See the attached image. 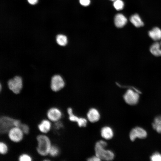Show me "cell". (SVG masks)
Returning <instances> with one entry per match:
<instances>
[{"label":"cell","mask_w":161,"mask_h":161,"mask_svg":"<svg viewBox=\"0 0 161 161\" xmlns=\"http://www.w3.org/2000/svg\"><path fill=\"white\" fill-rule=\"evenodd\" d=\"M107 145V142L104 140H100L95 144L94 149L95 155L101 160L111 161L114 158L115 155L113 152L106 148Z\"/></svg>","instance_id":"obj_1"},{"label":"cell","mask_w":161,"mask_h":161,"mask_svg":"<svg viewBox=\"0 0 161 161\" xmlns=\"http://www.w3.org/2000/svg\"><path fill=\"white\" fill-rule=\"evenodd\" d=\"M37 145L36 151L42 156H46L49 154L52 145L49 137L44 134L38 135L36 137Z\"/></svg>","instance_id":"obj_2"},{"label":"cell","mask_w":161,"mask_h":161,"mask_svg":"<svg viewBox=\"0 0 161 161\" xmlns=\"http://www.w3.org/2000/svg\"><path fill=\"white\" fill-rule=\"evenodd\" d=\"M7 85L9 89L14 93L16 94H19L22 87L21 78L18 76H15L13 78L8 80Z\"/></svg>","instance_id":"obj_3"},{"label":"cell","mask_w":161,"mask_h":161,"mask_svg":"<svg viewBox=\"0 0 161 161\" xmlns=\"http://www.w3.org/2000/svg\"><path fill=\"white\" fill-rule=\"evenodd\" d=\"M8 137L12 142L19 143L23 139L24 134L20 127L13 126L7 133Z\"/></svg>","instance_id":"obj_4"},{"label":"cell","mask_w":161,"mask_h":161,"mask_svg":"<svg viewBox=\"0 0 161 161\" xmlns=\"http://www.w3.org/2000/svg\"><path fill=\"white\" fill-rule=\"evenodd\" d=\"M15 119L7 116H2L0 118V132L1 134L7 133L14 126Z\"/></svg>","instance_id":"obj_5"},{"label":"cell","mask_w":161,"mask_h":161,"mask_svg":"<svg viewBox=\"0 0 161 161\" xmlns=\"http://www.w3.org/2000/svg\"><path fill=\"white\" fill-rule=\"evenodd\" d=\"M139 91L128 89L124 94L123 97L125 102L128 104L133 105L138 102L139 98Z\"/></svg>","instance_id":"obj_6"},{"label":"cell","mask_w":161,"mask_h":161,"mask_svg":"<svg viewBox=\"0 0 161 161\" xmlns=\"http://www.w3.org/2000/svg\"><path fill=\"white\" fill-rule=\"evenodd\" d=\"M64 86V81L61 76L55 75L52 76L51 80L50 88L52 91H58L63 89Z\"/></svg>","instance_id":"obj_7"},{"label":"cell","mask_w":161,"mask_h":161,"mask_svg":"<svg viewBox=\"0 0 161 161\" xmlns=\"http://www.w3.org/2000/svg\"><path fill=\"white\" fill-rule=\"evenodd\" d=\"M47 119L54 123L60 120L63 116L61 111L58 108L53 107L49 109L47 112Z\"/></svg>","instance_id":"obj_8"},{"label":"cell","mask_w":161,"mask_h":161,"mask_svg":"<svg viewBox=\"0 0 161 161\" xmlns=\"http://www.w3.org/2000/svg\"><path fill=\"white\" fill-rule=\"evenodd\" d=\"M147 136L146 131L143 129L137 127L132 129L129 134V137L131 140L134 141L137 138L140 139L145 138Z\"/></svg>","instance_id":"obj_9"},{"label":"cell","mask_w":161,"mask_h":161,"mask_svg":"<svg viewBox=\"0 0 161 161\" xmlns=\"http://www.w3.org/2000/svg\"><path fill=\"white\" fill-rule=\"evenodd\" d=\"M87 119L92 123L98 121L100 118V114L99 110L96 108H91L88 111L86 114Z\"/></svg>","instance_id":"obj_10"},{"label":"cell","mask_w":161,"mask_h":161,"mask_svg":"<svg viewBox=\"0 0 161 161\" xmlns=\"http://www.w3.org/2000/svg\"><path fill=\"white\" fill-rule=\"evenodd\" d=\"M51 121L48 119L42 120L38 125L39 131L44 134L48 133L50 130L52 125Z\"/></svg>","instance_id":"obj_11"},{"label":"cell","mask_w":161,"mask_h":161,"mask_svg":"<svg viewBox=\"0 0 161 161\" xmlns=\"http://www.w3.org/2000/svg\"><path fill=\"white\" fill-rule=\"evenodd\" d=\"M101 137L104 140H110L114 136V132L112 129L109 126H103L100 131Z\"/></svg>","instance_id":"obj_12"},{"label":"cell","mask_w":161,"mask_h":161,"mask_svg":"<svg viewBox=\"0 0 161 161\" xmlns=\"http://www.w3.org/2000/svg\"><path fill=\"white\" fill-rule=\"evenodd\" d=\"M128 20L126 17L123 14L118 13L115 16L114 23L117 28L123 27L127 24Z\"/></svg>","instance_id":"obj_13"},{"label":"cell","mask_w":161,"mask_h":161,"mask_svg":"<svg viewBox=\"0 0 161 161\" xmlns=\"http://www.w3.org/2000/svg\"><path fill=\"white\" fill-rule=\"evenodd\" d=\"M148 35L154 41H159L161 39V29L158 27H155L148 32Z\"/></svg>","instance_id":"obj_14"},{"label":"cell","mask_w":161,"mask_h":161,"mask_svg":"<svg viewBox=\"0 0 161 161\" xmlns=\"http://www.w3.org/2000/svg\"><path fill=\"white\" fill-rule=\"evenodd\" d=\"M150 51L154 55L159 57L161 56V44L160 42L155 41L150 46Z\"/></svg>","instance_id":"obj_15"},{"label":"cell","mask_w":161,"mask_h":161,"mask_svg":"<svg viewBox=\"0 0 161 161\" xmlns=\"http://www.w3.org/2000/svg\"><path fill=\"white\" fill-rule=\"evenodd\" d=\"M131 23L136 27H140L143 26L144 24L140 16L137 14L132 15L130 18Z\"/></svg>","instance_id":"obj_16"},{"label":"cell","mask_w":161,"mask_h":161,"mask_svg":"<svg viewBox=\"0 0 161 161\" xmlns=\"http://www.w3.org/2000/svg\"><path fill=\"white\" fill-rule=\"evenodd\" d=\"M56 41L57 44L61 46H66L68 43L67 37L63 34H58L56 37Z\"/></svg>","instance_id":"obj_17"},{"label":"cell","mask_w":161,"mask_h":161,"mask_svg":"<svg viewBox=\"0 0 161 161\" xmlns=\"http://www.w3.org/2000/svg\"><path fill=\"white\" fill-rule=\"evenodd\" d=\"M152 126L154 129L158 133H161V116H157L155 118Z\"/></svg>","instance_id":"obj_18"},{"label":"cell","mask_w":161,"mask_h":161,"mask_svg":"<svg viewBox=\"0 0 161 161\" xmlns=\"http://www.w3.org/2000/svg\"><path fill=\"white\" fill-rule=\"evenodd\" d=\"M60 152V149L57 146L52 145L49 155L52 157H55L59 155Z\"/></svg>","instance_id":"obj_19"},{"label":"cell","mask_w":161,"mask_h":161,"mask_svg":"<svg viewBox=\"0 0 161 161\" xmlns=\"http://www.w3.org/2000/svg\"><path fill=\"white\" fill-rule=\"evenodd\" d=\"M113 6L117 10H120L123 8L124 4L122 0H115L114 1Z\"/></svg>","instance_id":"obj_20"},{"label":"cell","mask_w":161,"mask_h":161,"mask_svg":"<svg viewBox=\"0 0 161 161\" xmlns=\"http://www.w3.org/2000/svg\"><path fill=\"white\" fill-rule=\"evenodd\" d=\"M8 148L7 145L3 141L0 142V153L1 154L5 155L8 151Z\"/></svg>","instance_id":"obj_21"},{"label":"cell","mask_w":161,"mask_h":161,"mask_svg":"<svg viewBox=\"0 0 161 161\" xmlns=\"http://www.w3.org/2000/svg\"><path fill=\"white\" fill-rule=\"evenodd\" d=\"M32 157L29 154L24 153L20 155L18 157V160L19 161H31Z\"/></svg>","instance_id":"obj_22"},{"label":"cell","mask_w":161,"mask_h":161,"mask_svg":"<svg viewBox=\"0 0 161 161\" xmlns=\"http://www.w3.org/2000/svg\"><path fill=\"white\" fill-rule=\"evenodd\" d=\"M87 119L85 118L80 117L78 120L77 123L79 127H85L87 125Z\"/></svg>","instance_id":"obj_23"},{"label":"cell","mask_w":161,"mask_h":161,"mask_svg":"<svg viewBox=\"0 0 161 161\" xmlns=\"http://www.w3.org/2000/svg\"><path fill=\"white\" fill-rule=\"evenodd\" d=\"M150 158L152 161H161V154L157 152L155 153L151 156Z\"/></svg>","instance_id":"obj_24"},{"label":"cell","mask_w":161,"mask_h":161,"mask_svg":"<svg viewBox=\"0 0 161 161\" xmlns=\"http://www.w3.org/2000/svg\"><path fill=\"white\" fill-rule=\"evenodd\" d=\"M24 134H27L30 131V128L29 126L26 124L22 123L20 127Z\"/></svg>","instance_id":"obj_25"},{"label":"cell","mask_w":161,"mask_h":161,"mask_svg":"<svg viewBox=\"0 0 161 161\" xmlns=\"http://www.w3.org/2000/svg\"><path fill=\"white\" fill-rule=\"evenodd\" d=\"M63 125L60 120L54 123L53 127L55 130H58L63 127Z\"/></svg>","instance_id":"obj_26"},{"label":"cell","mask_w":161,"mask_h":161,"mask_svg":"<svg viewBox=\"0 0 161 161\" xmlns=\"http://www.w3.org/2000/svg\"><path fill=\"white\" fill-rule=\"evenodd\" d=\"M87 160L88 161H100L101 160L96 155L88 158Z\"/></svg>","instance_id":"obj_27"},{"label":"cell","mask_w":161,"mask_h":161,"mask_svg":"<svg viewBox=\"0 0 161 161\" xmlns=\"http://www.w3.org/2000/svg\"><path fill=\"white\" fill-rule=\"evenodd\" d=\"M79 2L82 6H87L90 4V0H79Z\"/></svg>","instance_id":"obj_28"},{"label":"cell","mask_w":161,"mask_h":161,"mask_svg":"<svg viewBox=\"0 0 161 161\" xmlns=\"http://www.w3.org/2000/svg\"><path fill=\"white\" fill-rule=\"evenodd\" d=\"M22 123L19 120L15 119L14 122V126L20 127Z\"/></svg>","instance_id":"obj_29"},{"label":"cell","mask_w":161,"mask_h":161,"mask_svg":"<svg viewBox=\"0 0 161 161\" xmlns=\"http://www.w3.org/2000/svg\"><path fill=\"white\" fill-rule=\"evenodd\" d=\"M28 2L31 5H35L37 4L38 0H27Z\"/></svg>","instance_id":"obj_30"},{"label":"cell","mask_w":161,"mask_h":161,"mask_svg":"<svg viewBox=\"0 0 161 161\" xmlns=\"http://www.w3.org/2000/svg\"><path fill=\"white\" fill-rule=\"evenodd\" d=\"M111 1H115V0H110Z\"/></svg>","instance_id":"obj_31"}]
</instances>
